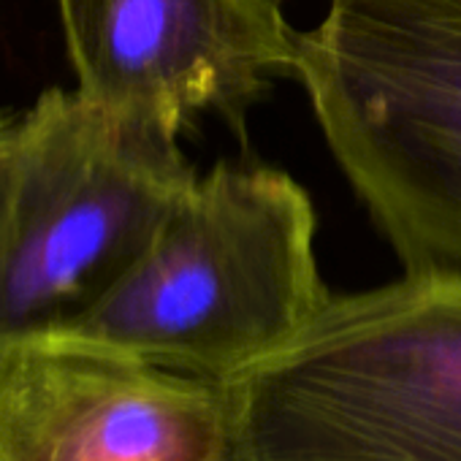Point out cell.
I'll list each match as a JSON object with an SVG mask.
<instances>
[{"label":"cell","instance_id":"1","mask_svg":"<svg viewBox=\"0 0 461 461\" xmlns=\"http://www.w3.org/2000/svg\"><path fill=\"white\" fill-rule=\"evenodd\" d=\"M315 234V203L288 171L220 160L195 176L141 258L47 337L228 383L326 304Z\"/></svg>","mask_w":461,"mask_h":461},{"label":"cell","instance_id":"2","mask_svg":"<svg viewBox=\"0 0 461 461\" xmlns=\"http://www.w3.org/2000/svg\"><path fill=\"white\" fill-rule=\"evenodd\" d=\"M222 391V461H461V277L329 294Z\"/></svg>","mask_w":461,"mask_h":461},{"label":"cell","instance_id":"3","mask_svg":"<svg viewBox=\"0 0 461 461\" xmlns=\"http://www.w3.org/2000/svg\"><path fill=\"white\" fill-rule=\"evenodd\" d=\"M294 79L402 269L461 277V0H329Z\"/></svg>","mask_w":461,"mask_h":461},{"label":"cell","instance_id":"4","mask_svg":"<svg viewBox=\"0 0 461 461\" xmlns=\"http://www.w3.org/2000/svg\"><path fill=\"white\" fill-rule=\"evenodd\" d=\"M179 136L50 87L20 114L0 228V350L60 331L152 245L195 182Z\"/></svg>","mask_w":461,"mask_h":461},{"label":"cell","instance_id":"5","mask_svg":"<svg viewBox=\"0 0 461 461\" xmlns=\"http://www.w3.org/2000/svg\"><path fill=\"white\" fill-rule=\"evenodd\" d=\"M77 90L182 133L214 114L248 141L250 112L296 74L283 0H55Z\"/></svg>","mask_w":461,"mask_h":461},{"label":"cell","instance_id":"6","mask_svg":"<svg viewBox=\"0 0 461 461\" xmlns=\"http://www.w3.org/2000/svg\"><path fill=\"white\" fill-rule=\"evenodd\" d=\"M222 383L71 339L0 350V461H222Z\"/></svg>","mask_w":461,"mask_h":461},{"label":"cell","instance_id":"7","mask_svg":"<svg viewBox=\"0 0 461 461\" xmlns=\"http://www.w3.org/2000/svg\"><path fill=\"white\" fill-rule=\"evenodd\" d=\"M17 133H20V114L0 112V228H4L12 201V187H14Z\"/></svg>","mask_w":461,"mask_h":461}]
</instances>
